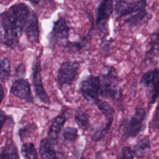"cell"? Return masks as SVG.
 <instances>
[{"label": "cell", "instance_id": "obj_10", "mask_svg": "<svg viewBox=\"0 0 159 159\" xmlns=\"http://www.w3.org/2000/svg\"><path fill=\"white\" fill-rule=\"evenodd\" d=\"M32 71V83L37 96L42 102L49 105L50 104V100L42 84L40 59L39 57H37L34 59Z\"/></svg>", "mask_w": 159, "mask_h": 159}, {"label": "cell", "instance_id": "obj_24", "mask_svg": "<svg viewBox=\"0 0 159 159\" xmlns=\"http://www.w3.org/2000/svg\"><path fill=\"white\" fill-rule=\"evenodd\" d=\"M78 137V130L75 127H66L62 132L63 140L68 143H73Z\"/></svg>", "mask_w": 159, "mask_h": 159}, {"label": "cell", "instance_id": "obj_13", "mask_svg": "<svg viewBox=\"0 0 159 159\" xmlns=\"http://www.w3.org/2000/svg\"><path fill=\"white\" fill-rule=\"evenodd\" d=\"M39 154L40 159H58L55 145L47 137L43 138L40 141Z\"/></svg>", "mask_w": 159, "mask_h": 159}, {"label": "cell", "instance_id": "obj_33", "mask_svg": "<svg viewBox=\"0 0 159 159\" xmlns=\"http://www.w3.org/2000/svg\"><path fill=\"white\" fill-rule=\"evenodd\" d=\"M1 3L4 5H7L10 2H11L12 0H0Z\"/></svg>", "mask_w": 159, "mask_h": 159}, {"label": "cell", "instance_id": "obj_25", "mask_svg": "<svg viewBox=\"0 0 159 159\" xmlns=\"http://www.w3.org/2000/svg\"><path fill=\"white\" fill-rule=\"evenodd\" d=\"M36 129H37V126L34 123L28 124L19 129L18 134L20 139L23 140L25 138L31 135L36 130Z\"/></svg>", "mask_w": 159, "mask_h": 159}, {"label": "cell", "instance_id": "obj_14", "mask_svg": "<svg viewBox=\"0 0 159 159\" xmlns=\"http://www.w3.org/2000/svg\"><path fill=\"white\" fill-rule=\"evenodd\" d=\"M66 120V117L65 115H59L53 119L51 125L49 127L47 133V138L55 145L58 143V135L61 132V130L62 129Z\"/></svg>", "mask_w": 159, "mask_h": 159}, {"label": "cell", "instance_id": "obj_23", "mask_svg": "<svg viewBox=\"0 0 159 159\" xmlns=\"http://www.w3.org/2000/svg\"><path fill=\"white\" fill-rule=\"evenodd\" d=\"M11 61L7 58H2L1 60L0 80L1 83H6L9 80L11 75Z\"/></svg>", "mask_w": 159, "mask_h": 159}, {"label": "cell", "instance_id": "obj_29", "mask_svg": "<svg viewBox=\"0 0 159 159\" xmlns=\"http://www.w3.org/2000/svg\"><path fill=\"white\" fill-rule=\"evenodd\" d=\"M0 119H1V129H2L3 125L4 124V122L6 121L7 119V116L6 115V113L2 111L1 110V114H0Z\"/></svg>", "mask_w": 159, "mask_h": 159}, {"label": "cell", "instance_id": "obj_1", "mask_svg": "<svg viewBox=\"0 0 159 159\" xmlns=\"http://www.w3.org/2000/svg\"><path fill=\"white\" fill-rule=\"evenodd\" d=\"M30 14L28 6L22 2L13 4L1 14L2 43L10 48H14L18 45Z\"/></svg>", "mask_w": 159, "mask_h": 159}, {"label": "cell", "instance_id": "obj_19", "mask_svg": "<svg viewBox=\"0 0 159 159\" xmlns=\"http://www.w3.org/2000/svg\"><path fill=\"white\" fill-rule=\"evenodd\" d=\"M99 110L102 112L107 121H112L114 120V115L115 110L113 107L107 101L99 99L94 102Z\"/></svg>", "mask_w": 159, "mask_h": 159}, {"label": "cell", "instance_id": "obj_18", "mask_svg": "<svg viewBox=\"0 0 159 159\" xmlns=\"http://www.w3.org/2000/svg\"><path fill=\"white\" fill-rule=\"evenodd\" d=\"M159 57V31L154 32L151 37L149 48L146 53L147 59H153Z\"/></svg>", "mask_w": 159, "mask_h": 159}, {"label": "cell", "instance_id": "obj_28", "mask_svg": "<svg viewBox=\"0 0 159 159\" xmlns=\"http://www.w3.org/2000/svg\"><path fill=\"white\" fill-rule=\"evenodd\" d=\"M25 75V66L23 63L19 64L15 69L14 76L17 79L23 78Z\"/></svg>", "mask_w": 159, "mask_h": 159}, {"label": "cell", "instance_id": "obj_12", "mask_svg": "<svg viewBox=\"0 0 159 159\" xmlns=\"http://www.w3.org/2000/svg\"><path fill=\"white\" fill-rule=\"evenodd\" d=\"M25 35L28 41L30 43H38L39 41L40 31L39 28L38 18L34 12L30 14L29 19L24 29Z\"/></svg>", "mask_w": 159, "mask_h": 159}, {"label": "cell", "instance_id": "obj_4", "mask_svg": "<svg viewBox=\"0 0 159 159\" xmlns=\"http://www.w3.org/2000/svg\"><path fill=\"white\" fill-rule=\"evenodd\" d=\"M140 83L146 88L150 104H154L159 98V68H154L141 76Z\"/></svg>", "mask_w": 159, "mask_h": 159}, {"label": "cell", "instance_id": "obj_20", "mask_svg": "<svg viewBox=\"0 0 159 159\" xmlns=\"http://www.w3.org/2000/svg\"><path fill=\"white\" fill-rule=\"evenodd\" d=\"M75 122L83 130H87L89 127V115L81 109L75 111Z\"/></svg>", "mask_w": 159, "mask_h": 159}, {"label": "cell", "instance_id": "obj_2", "mask_svg": "<svg viewBox=\"0 0 159 159\" xmlns=\"http://www.w3.org/2000/svg\"><path fill=\"white\" fill-rule=\"evenodd\" d=\"M101 97L115 101L122 100V93L119 86L118 77L116 69L112 66H106L101 78Z\"/></svg>", "mask_w": 159, "mask_h": 159}, {"label": "cell", "instance_id": "obj_15", "mask_svg": "<svg viewBox=\"0 0 159 159\" xmlns=\"http://www.w3.org/2000/svg\"><path fill=\"white\" fill-rule=\"evenodd\" d=\"M150 18V15L145 8L127 17L124 22L130 27H138L147 22Z\"/></svg>", "mask_w": 159, "mask_h": 159}, {"label": "cell", "instance_id": "obj_7", "mask_svg": "<svg viewBox=\"0 0 159 159\" xmlns=\"http://www.w3.org/2000/svg\"><path fill=\"white\" fill-rule=\"evenodd\" d=\"M80 70V63L77 61H65L61 63L57 73L59 86H70L77 77Z\"/></svg>", "mask_w": 159, "mask_h": 159}, {"label": "cell", "instance_id": "obj_8", "mask_svg": "<svg viewBox=\"0 0 159 159\" xmlns=\"http://www.w3.org/2000/svg\"><path fill=\"white\" fill-rule=\"evenodd\" d=\"M147 0H115L114 14L117 19L127 17L145 9Z\"/></svg>", "mask_w": 159, "mask_h": 159}, {"label": "cell", "instance_id": "obj_26", "mask_svg": "<svg viewBox=\"0 0 159 159\" xmlns=\"http://www.w3.org/2000/svg\"><path fill=\"white\" fill-rule=\"evenodd\" d=\"M135 154L132 149L129 147H124L122 148L119 159H134Z\"/></svg>", "mask_w": 159, "mask_h": 159}, {"label": "cell", "instance_id": "obj_30", "mask_svg": "<svg viewBox=\"0 0 159 159\" xmlns=\"http://www.w3.org/2000/svg\"><path fill=\"white\" fill-rule=\"evenodd\" d=\"M94 159H103L101 151H98L95 153V157Z\"/></svg>", "mask_w": 159, "mask_h": 159}, {"label": "cell", "instance_id": "obj_17", "mask_svg": "<svg viewBox=\"0 0 159 159\" xmlns=\"http://www.w3.org/2000/svg\"><path fill=\"white\" fill-rule=\"evenodd\" d=\"M151 149V141L148 136H145L139 139L134 146V152L138 157H143Z\"/></svg>", "mask_w": 159, "mask_h": 159}, {"label": "cell", "instance_id": "obj_27", "mask_svg": "<svg viewBox=\"0 0 159 159\" xmlns=\"http://www.w3.org/2000/svg\"><path fill=\"white\" fill-rule=\"evenodd\" d=\"M152 124L155 130L159 131V101L153 112Z\"/></svg>", "mask_w": 159, "mask_h": 159}, {"label": "cell", "instance_id": "obj_9", "mask_svg": "<svg viewBox=\"0 0 159 159\" xmlns=\"http://www.w3.org/2000/svg\"><path fill=\"white\" fill-rule=\"evenodd\" d=\"M68 34L69 27L65 19L63 17H60L54 22L52 30L50 33V47L53 49L57 43L65 47L68 43Z\"/></svg>", "mask_w": 159, "mask_h": 159}, {"label": "cell", "instance_id": "obj_3", "mask_svg": "<svg viewBox=\"0 0 159 159\" xmlns=\"http://www.w3.org/2000/svg\"><path fill=\"white\" fill-rule=\"evenodd\" d=\"M114 11V0H102L96 14V25L98 35L101 39L109 35L107 22Z\"/></svg>", "mask_w": 159, "mask_h": 159}, {"label": "cell", "instance_id": "obj_22", "mask_svg": "<svg viewBox=\"0 0 159 159\" xmlns=\"http://www.w3.org/2000/svg\"><path fill=\"white\" fill-rule=\"evenodd\" d=\"M20 152L24 159H38V153L32 142L23 143Z\"/></svg>", "mask_w": 159, "mask_h": 159}, {"label": "cell", "instance_id": "obj_6", "mask_svg": "<svg viewBox=\"0 0 159 159\" xmlns=\"http://www.w3.org/2000/svg\"><path fill=\"white\" fill-rule=\"evenodd\" d=\"M101 89V77L90 75L81 81L80 91L86 100L94 104L100 99Z\"/></svg>", "mask_w": 159, "mask_h": 159}, {"label": "cell", "instance_id": "obj_11", "mask_svg": "<svg viewBox=\"0 0 159 159\" xmlns=\"http://www.w3.org/2000/svg\"><path fill=\"white\" fill-rule=\"evenodd\" d=\"M10 93L24 101L27 103L32 104L34 102L30 83L24 78L16 80L11 85Z\"/></svg>", "mask_w": 159, "mask_h": 159}, {"label": "cell", "instance_id": "obj_34", "mask_svg": "<svg viewBox=\"0 0 159 159\" xmlns=\"http://www.w3.org/2000/svg\"><path fill=\"white\" fill-rule=\"evenodd\" d=\"M80 159H89V158H81Z\"/></svg>", "mask_w": 159, "mask_h": 159}, {"label": "cell", "instance_id": "obj_32", "mask_svg": "<svg viewBox=\"0 0 159 159\" xmlns=\"http://www.w3.org/2000/svg\"><path fill=\"white\" fill-rule=\"evenodd\" d=\"M28 1H29L30 2H31L32 4H33L34 5H38L40 4L41 0H27Z\"/></svg>", "mask_w": 159, "mask_h": 159}, {"label": "cell", "instance_id": "obj_21", "mask_svg": "<svg viewBox=\"0 0 159 159\" xmlns=\"http://www.w3.org/2000/svg\"><path fill=\"white\" fill-rule=\"evenodd\" d=\"M1 159H19L17 150L10 140L6 142L1 152Z\"/></svg>", "mask_w": 159, "mask_h": 159}, {"label": "cell", "instance_id": "obj_5", "mask_svg": "<svg viewBox=\"0 0 159 159\" xmlns=\"http://www.w3.org/2000/svg\"><path fill=\"white\" fill-rule=\"evenodd\" d=\"M147 112L142 107L135 108L132 116L125 127L124 136L125 139L137 137L145 128Z\"/></svg>", "mask_w": 159, "mask_h": 159}, {"label": "cell", "instance_id": "obj_16", "mask_svg": "<svg viewBox=\"0 0 159 159\" xmlns=\"http://www.w3.org/2000/svg\"><path fill=\"white\" fill-rule=\"evenodd\" d=\"M93 26L89 30V32L86 35L81 38L80 40L75 42H68L65 47H66L69 51L71 52H80L83 50H85L88 48L89 44L91 40V34H92Z\"/></svg>", "mask_w": 159, "mask_h": 159}, {"label": "cell", "instance_id": "obj_31", "mask_svg": "<svg viewBox=\"0 0 159 159\" xmlns=\"http://www.w3.org/2000/svg\"><path fill=\"white\" fill-rule=\"evenodd\" d=\"M0 92H1V101L0 102H1L3 98H4V88L2 84L0 85Z\"/></svg>", "mask_w": 159, "mask_h": 159}]
</instances>
